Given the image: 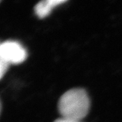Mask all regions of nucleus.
<instances>
[{"label":"nucleus","mask_w":122,"mask_h":122,"mask_svg":"<svg viewBox=\"0 0 122 122\" xmlns=\"http://www.w3.org/2000/svg\"><path fill=\"white\" fill-rule=\"evenodd\" d=\"M90 102L86 90L81 88L69 90L58 101V111L62 117L80 121L87 115Z\"/></svg>","instance_id":"nucleus-1"},{"label":"nucleus","mask_w":122,"mask_h":122,"mask_svg":"<svg viewBox=\"0 0 122 122\" xmlns=\"http://www.w3.org/2000/svg\"><path fill=\"white\" fill-rule=\"evenodd\" d=\"M8 66V64H7L4 61V59L2 58V57L0 54V79L2 78L4 75L5 73Z\"/></svg>","instance_id":"nucleus-4"},{"label":"nucleus","mask_w":122,"mask_h":122,"mask_svg":"<svg viewBox=\"0 0 122 122\" xmlns=\"http://www.w3.org/2000/svg\"><path fill=\"white\" fill-rule=\"evenodd\" d=\"M66 0H46L41 1L35 6V12L37 17L44 18L51 13L55 7L66 2Z\"/></svg>","instance_id":"nucleus-3"},{"label":"nucleus","mask_w":122,"mask_h":122,"mask_svg":"<svg viewBox=\"0 0 122 122\" xmlns=\"http://www.w3.org/2000/svg\"><path fill=\"white\" fill-rule=\"evenodd\" d=\"M54 122H80V121H77L74 119H66V118L61 117L59 119H57Z\"/></svg>","instance_id":"nucleus-5"},{"label":"nucleus","mask_w":122,"mask_h":122,"mask_svg":"<svg viewBox=\"0 0 122 122\" xmlns=\"http://www.w3.org/2000/svg\"><path fill=\"white\" fill-rule=\"evenodd\" d=\"M0 54L7 64H20L26 60L27 53L17 41H7L0 44Z\"/></svg>","instance_id":"nucleus-2"}]
</instances>
